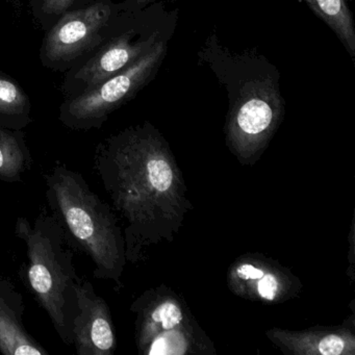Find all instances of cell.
<instances>
[{"mask_svg": "<svg viewBox=\"0 0 355 355\" xmlns=\"http://www.w3.org/2000/svg\"><path fill=\"white\" fill-rule=\"evenodd\" d=\"M284 354L354 355L355 336L344 326L313 327L305 330L272 328L266 332Z\"/></svg>", "mask_w": 355, "mask_h": 355, "instance_id": "obj_10", "label": "cell"}, {"mask_svg": "<svg viewBox=\"0 0 355 355\" xmlns=\"http://www.w3.org/2000/svg\"><path fill=\"white\" fill-rule=\"evenodd\" d=\"M15 236L26 247L20 277L44 309L62 342L73 344V320L78 313V288L83 277L74 266V252L53 215L41 213L34 223L17 218Z\"/></svg>", "mask_w": 355, "mask_h": 355, "instance_id": "obj_3", "label": "cell"}, {"mask_svg": "<svg viewBox=\"0 0 355 355\" xmlns=\"http://www.w3.org/2000/svg\"><path fill=\"white\" fill-rule=\"evenodd\" d=\"M153 44L150 41L132 43L130 34L114 39L83 67L76 78L86 85V91L91 90L132 65Z\"/></svg>", "mask_w": 355, "mask_h": 355, "instance_id": "obj_12", "label": "cell"}, {"mask_svg": "<svg viewBox=\"0 0 355 355\" xmlns=\"http://www.w3.org/2000/svg\"><path fill=\"white\" fill-rule=\"evenodd\" d=\"M78 313L73 320V344L78 355H113L117 336L109 304L82 278L78 288Z\"/></svg>", "mask_w": 355, "mask_h": 355, "instance_id": "obj_8", "label": "cell"}, {"mask_svg": "<svg viewBox=\"0 0 355 355\" xmlns=\"http://www.w3.org/2000/svg\"><path fill=\"white\" fill-rule=\"evenodd\" d=\"M284 115V101L270 82L245 88L227 125L230 148L240 159H253L266 148Z\"/></svg>", "mask_w": 355, "mask_h": 355, "instance_id": "obj_6", "label": "cell"}, {"mask_svg": "<svg viewBox=\"0 0 355 355\" xmlns=\"http://www.w3.org/2000/svg\"><path fill=\"white\" fill-rule=\"evenodd\" d=\"M33 166V157L21 130L0 126V180L21 182Z\"/></svg>", "mask_w": 355, "mask_h": 355, "instance_id": "obj_13", "label": "cell"}, {"mask_svg": "<svg viewBox=\"0 0 355 355\" xmlns=\"http://www.w3.org/2000/svg\"><path fill=\"white\" fill-rule=\"evenodd\" d=\"M111 10L98 3L80 11L66 14L51 31L45 44V55L53 62L70 61L92 46Z\"/></svg>", "mask_w": 355, "mask_h": 355, "instance_id": "obj_9", "label": "cell"}, {"mask_svg": "<svg viewBox=\"0 0 355 355\" xmlns=\"http://www.w3.org/2000/svg\"><path fill=\"white\" fill-rule=\"evenodd\" d=\"M43 178L51 215L69 244L90 257L96 279L121 286L128 259L123 232L113 207L90 188L80 172L63 162L55 161Z\"/></svg>", "mask_w": 355, "mask_h": 355, "instance_id": "obj_2", "label": "cell"}, {"mask_svg": "<svg viewBox=\"0 0 355 355\" xmlns=\"http://www.w3.org/2000/svg\"><path fill=\"white\" fill-rule=\"evenodd\" d=\"M73 3V0H44L43 10L47 13L60 14L65 12Z\"/></svg>", "mask_w": 355, "mask_h": 355, "instance_id": "obj_16", "label": "cell"}, {"mask_svg": "<svg viewBox=\"0 0 355 355\" xmlns=\"http://www.w3.org/2000/svg\"><path fill=\"white\" fill-rule=\"evenodd\" d=\"M30 101L13 80L0 76V126L22 130L30 123Z\"/></svg>", "mask_w": 355, "mask_h": 355, "instance_id": "obj_15", "label": "cell"}, {"mask_svg": "<svg viewBox=\"0 0 355 355\" xmlns=\"http://www.w3.org/2000/svg\"><path fill=\"white\" fill-rule=\"evenodd\" d=\"M230 290L241 298L282 303L295 298L300 280L277 261L257 253L241 255L228 268Z\"/></svg>", "mask_w": 355, "mask_h": 355, "instance_id": "obj_7", "label": "cell"}, {"mask_svg": "<svg viewBox=\"0 0 355 355\" xmlns=\"http://www.w3.org/2000/svg\"><path fill=\"white\" fill-rule=\"evenodd\" d=\"M165 53L163 43H153L132 65L64 105L62 122L72 130L101 128L114 110L130 101L153 78Z\"/></svg>", "mask_w": 355, "mask_h": 355, "instance_id": "obj_5", "label": "cell"}, {"mask_svg": "<svg viewBox=\"0 0 355 355\" xmlns=\"http://www.w3.org/2000/svg\"><path fill=\"white\" fill-rule=\"evenodd\" d=\"M137 1L140 3H149V1H153V0H137Z\"/></svg>", "mask_w": 355, "mask_h": 355, "instance_id": "obj_17", "label": "cell"}, {"mask_svg": "<svg viewBox=\"0 0 355 355\" xmlns=\"http://www.w3.org/2000/svg\"><path fill=\"white\" fill-rule=\"evenodd\" d=\"M24 295L11 279L0 277V353L3 355H49V351L24 324Z\"/></svg>", "mask_w": 355, "mask_h": 355, "instance_id": "obj_11", "label": "cell"}, {"mask_svg": "<svg viewBox=\"0 0 355 355\" xmlns=\"http://www.w3.org/2000/svg\"><path fill=\"white\" fill-rule=\"evenodd\" d=\"M141 354H215V346L182 297L167 286L149 288L132 302Z\"/></svg>", "mask_w": 355, "mask_h": 355, "instance_id": "obj_4", "label": "cell"}, {"mask_svg": "<svg viewBox=\"0 0 355 355\" xmlns=\"http://www.w3.org/2000/svg\"><path fill=\"white\" fill-rule=\"evenodd\" d=\"M305 3L336 33L349 55L354 59L355 26L348 0H305Z\"/></svg>", "mask_w": 355, "mask_h": 355, "instance_id": "obj_14", "label": "cell"}, {"mask_svg": "<svg viewBox=\"0 0 355 355\" xmlns=\"http://www.w3.org/2000/svg\"><path fill=\"white\" fill-rule=\"evenodd\" d=\"M93 169L125 222L128 261L140 263L151 246L173 241L192 205L173 153L157 130L145 125L110 137L97 146Z\"/></svg>", "mask_w": 355, "mask_h": 355, "instance_id": "obj_1", "label": "cell"}]
</instances>
